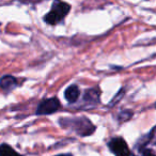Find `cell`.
Masks as SVG:
<instances>
[{"label": "cell", "instance_id": "9c48e42d", "mask_svg": "<svg viewBox=\"0 0 156 156\" xmlns=\"http://www.w3.org/2000/svg\"><path fill=\"white\" fill-rule=\"evenodd\" d=\"M0 156H22L7 143L0 144Z\"/></svg>", "mask_w": 156, "mask_h": 156}, {"label": "cell", "instance_id": "52a82bcc", "mask_svg": "<svg viewBox=\"0 0 156 156\" xmlns=\"http://www.w3.org/2000/svg\"><path fill=\"white\" fill-rule=\"evenodd\" d=\"M79 88L76 85H72L69 88H66L64 91V98L69 104H74V103L77 102L78 98H79Z\"/></svg>", "mask_w": 156, "mask_h": 156}, {"label": "cell", "instance_id": "30bf717a", "mask_svg": "<svg viewBox=\"0 0 156 156\" xmlns=\"http://www.w3.org/2000/svg\"><path fill=\"white\" fill-rule=\"evenodd\" d=\"M56 156H73V155L69 153H66V154H59V155H56Z\"/></svg>", "mask_w": 156, "mask_h": 156}, {"label": "cell", "instance_id": "3957f363", "mask_svg": "<svg viewBox=\"0 0 156 156\" xmlns=\"http://www.w3.org/2000/svg\"><path fill=\"white\" fill-rule=\"evenodd\" d=\"M155 127L152 128L150 136L145 142L137 143L135 147L133 156H155V136H154Z\"/></svg>", "mask_w": 156, "mask_h": 156}, {"label": "cell", "instance_id": "8992f818", "mask_svg": "<svg viewBox=\"0 0 156 156\" xmlns=\"http://www.w3.org/2000/svg\"><path fill=\"white\" fill-rule=\"evenodd\" d=\"M83 103L88 108L95 107L100 103V91L98 89H94V88L86 90L85 95H83Z\"/></svg>", "mask_w": 156, "mask_h": 156}, {"label": "cell", "instance_id": "277c9868", "mask_svg": "<svg viewBox=\"0 0 156 156\" xmlns=\"http://www.w3.org/2000/svg\"><path fill=\"white\" fill-rule=\"evenodd\" d=\"M61 108L60 101L57 98H49L43 100L39 104L37 108V115H51V113L58 111Z\"/></svg>", "mask_w": 156, "mask_h": 156}, {"label": "cell", "instance_id": "5b68a950", "mask_svg": "<svg viewBox=\"0 0 156 156\" xmlns=\"http://www.w3.org/2000/svg\"><path fill=\"white\" fill-rule=\"evenodd\" d=\"M108 147L115 156H130L132 155V152H130L127 143H126L125 140H124L123 138H121V137H115V138L111 139L108 143Z\"/></svg>", "mask_w": 156, "mask_h": 156}, {"label": "cell", "instance_id": "ba28073f", "mask_svg": "<svg viewBox=\"0 0 156 156\" xmlns=\"http://www.w3.org/2000/svg\"><path fill=\"white\" fill-rule=\"evenodd\" d=\"M17 86V79L13 76L5 75L0 79V87L3 90H12Z\"/></svg>", "mask_w": 156, "mask_h": 156}, {"label": "cell", "instance_id": "7a4b0ae2", "mask_svg": "<svg viewBox=\"0 0 156 156\" xmlns=\"http://www.w3.org/2000/svg\"><path fill=\"white\" fill-rule=\"evenodd\" d=\"M71 7L66 2L62 1H54L51 5V10L44 16V20L48 25H57L64 20L65 16L69 14Z\"/></svg>", "mask_w": 156, "mask_h": 156}, {"label": "cell", "instance_id": "6da1fadb", "mask_svg": "<svg viewBox=\"0 0 156 156\" xmlns=\"http://www.w3.org/2000/svg\"><path fill=\"white\" fill-rule=\"evenodd\" d=\"M59 123L62 127L69 128V129L75 132L79 136H90L95 130V126L93 125L89 119L85 117L77 118H61Z\"/></svg>", "mask_w": 156, "mask_h": 156}]
</instances>
